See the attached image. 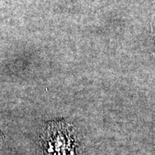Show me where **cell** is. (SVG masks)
I'll use <instances>...</instances> for the list:
<instances>
[{
	"instance_id": "1",
	"label": "cell",
	"mask_w": 155,
	"mask_h": 155,
	"mask_svg": "<svg viewBox=\"0 0 155 155\" xmlns=\"http://www.w3.org/2000/svg\"><path fill=\"white\" fill-rule=\"evenodd\" d=\"M72 131L66 125L54 124L42 134L43 147L47 155H75L77 144Z\"/></svg>"
}]
</instances>
